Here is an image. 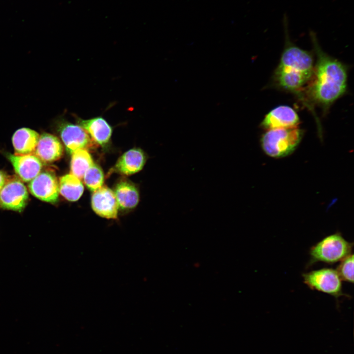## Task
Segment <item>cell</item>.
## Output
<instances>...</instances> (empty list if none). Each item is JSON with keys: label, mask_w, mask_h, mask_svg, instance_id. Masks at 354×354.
Here are the masks:
<instances>
[{"label": "cell", "mask_w": 354, "mask_h": 354, "mask_svg": "<svg viewBox=\"0 0 354 354\" xmlns=\"http://www.w3.org/2000/svg\"><path fill=\"white\" fill-rule=\"evenodd\" d=\"M310 36L316 61L308 82L299 93L309 107L316 105L325 110L346 92L347 68L342 62L322 50L312 31Z\"/></svg>", "instance_id": "1"}, {"label": "cell", "mask_w": 354, "mask_h": 354, "mask_svg": "<svg viewBox=\"0 0 354 354\" xmlns=\"http://www.w3.org/2000/svg\"><path fill=\"white\" fill-rule=\"evenodd\" d=\"M284 24L286 44L274 74L276 84L282 89L299 93L308 82L314 61L312 54L292 43L289 38L287 20Z\"/></svg>", "instance_id": "2"}, {"label": "cell", "mask_w": 354, "mask_h": 354, "mask_svg": "<svg viewBox=\"0 0 354 354\" xmlns=\"http://www.w3.org/2000/svg\"><path fill=\"white\" fill-rule=\"evenodd\" d=\"M303 134V130L298 127L267 130L261 138V147L270 157H284L295 149Z\"/></svg>", "instance_id": "3"}, {"label": "cell", "mask_w": 354, "mask_h": 354, "mask_svg": "<svg viewBox=\"0 0 354 354\" xmlns=\"http://www.w3.org/2000/svg\"><path fill=\"white\" fill-rule=\"evenodd\" d=\"M353 243L346 240L339 233L325 236L312 246L307 267L318 262L332 264L352 254Z\"/></svg>", "instance_id": "4"}, {"label": "cell", "mask_w": 354, "mask_h": 354, "mask_svg": "<svg viewBox=\"0 0 354 354\" xmlns=\"http://www.w3.org/2000/svg\"><path fill=\"white\" fill-rule=\"evenodd\" d=\"M303 282L312 290L327 294L335 298L346 296L342 290V280L336 269L323 268L302 274Z\"/></svg>", "instance_id": "5"}, {"label": "cell", "mask_w": 354, "mask_h": 354, "mask_svg": "<svg viewBox=\"0 0 354 354\" xmlns=\"http://www.w3.org/2000/svg\"><path fill=\"white\" fill-rule=\"evenodd\" d=\"M57 129L67 151L72 154L79 149L94 148L96 144L78 124L61 119L57 121Z\"/></svg>", "instance_id": "6"}, {"label": "cell", "mask_w": 354, "mask_h": 354, "mask_svg": "<svg viewBox=\"0 0 354 354\" xmlns=\"http://www.w3.org/2000/svg\"><path fill=\"white\" fill-rule=\"evenodd\" d=\"M28 199L27 189L22 180L16 176L8 177L0 191V208L21 212Z\"/></svg>", "instance_id": "7"}, {"label": "cell", "mask_w": 354, "mask_h": 354, "mask_svg": "<svg viewBox=\"0 0 354 354\" xmlns=\"http://www.w3.org/2000/svg\"><path fill=\"white\" fill-rule=\"evenodd\" d=\"M28 187L33 196L42 201L55 203L58 200L59 182L55 174L51 170L41 171L30 181Z\"/></svg>", "instance_id": "8"}, {"label": "cell", "mask_w": 354, "mask_h": 354, "mask_svg": "<svg viewBox=\"0 0 354 354\" xmlns=\"http://www.w3.org/2000/svg\"><path fill=\"white\" fill-rule=\"evenodd\" d=\"M299 118L296 111L289 106L281 105L270 110L264 117L261 126L266 130L298 127Z\"/></svg>", "instance_id": "9"}, {"label": "cell", "mask_w": 354, "mask_h": 354, "mask_svg": "<svg viewBox=\"0 0 354 354\" xmlns=\"http://www.w3.org/2000/svg\"><path fill=\"white\" fill-rule=\"evenodd\" d=\"M93 211L99 216L107 219L118 218V206L114 192L106 186L94 192L91 200Z\"/></svg>", "instance_id": "10"}, {"label": "cell", "mask_w": 354, "mask_h": 354, "mask_svg": "<svg viewBox=\"0 0 354 354\" xmlns=\"http://www.w3.org/2000/svg\"><path fill=\"white\" fill-rule=\"evenodd\" d=\"M8 158L18 177L24 182H30L41 171L42 161L34 154H9Z\"/></svg>", "instance_id": "11"}, {"label": "cell", "mask_w": 354, "mask_h": 354, "mask_svg": "<svg viewBox=\"0 0 354 354\" xmlns=\"http://www.w3.org/2000/svg\"><path fill=\"white\" fill-rule=\"evenodd\" d=\"M77 124L82 127L98 145L106 146L110 142L113 129L105 119L101 117L84 119L75 117Z\"/></svg>", "instance_id": "12"}, {"label": "cell", "mask_w": 354, "mask_h": 354, "mask_svg": "<svg viewBox=\"0 0 354 354\" xmlns=\"http://www.w3.org/2000/svg\"><path fill=\"white\" fill-rule=\"evenodd\" d=\"M147 160V156L140 148H132L123 153L118 159L109 174L116 173L129 176L142 170Z\"/></svg>", "instance_id": "13"}, {"label": "cell", "mask_w": 354, "mask_h": 354, "mask_svg": "<svg viewBox=\"0 0 354 354\" xmlns=\"http://www.w3.org/2000/svg\"><path fill=\"white\" fill-rule=\"evenodd\" d=\"M63 151L62 145L57 137L44 133L39 136L34 154L42 162L52 163L59 160Z\"/></svg>", "instance_id": "14"}, {"label": "cell", "mask_w": 354, "mask_h": 354, "mask_svg": "<svg viewBox=\"0 0 354 354\" xmlns=\"http://www.w3.org/2000/svg\"><path fill=\"white\" fill-rule=\"evenodd\" d=\"M118 208L126 210L135 207L139 201V193L136 186L131 181L122 179L116 185L114 189Z\"/></svg>", "instance_id": "15"}, {"label": "cell", "mask_w": 354, "mask_h": 354, "mask_svg": "<svg viewBox=\"0 0 354 354\" xmlns=\"http://www.w3.org/2000/svg\"><path fill=\"white\" fill-rule=\"evenodd\" d=\"M39 134L28 128L17 130L12 136V144L16 154H34L37 145Z\"/></svg>", "instance_id": "16"}, {"label": "cell", "mask_w": 354, "mask_h": 354, "mask_svg": "<svg viewBox=\"0 0 354 354\" xmlns=\"http://www.w3.org/2000/svg\"><path fill=\"white\" fill-rule=\"evenodd\" d=\"M59 193L69 201H76L84 192V185L81 180L72 174L62 176L59 182Z\"/></svg>", "instance_id": "17"}, {"label": "cell", "mask_w": 354, "mask_h": 354, "mask_svg": "<svg viewBox=\"0 0 354 354\" xmlns=\"http://www.w3.org/2000/svg\"><path fill=\"white\" fill-rule=\"evenodd\" d=\"M70 163L71 174L82 179L86 171L93 164L92 158L87 149H79L72 154Z\"/></svg>", "instance_id": "18"}, {"label": "cell", "mask_w": 354, "mask_h": 354, "mask_svg": "<svg viewBox=\"0 0 354 354\" xmlns=\"http://www.w3.org/2000/svg\"><path fill=\"white\" fill-rule=\"evenodd\" d=\"M104 178V174L101 169L94 163L86 171L83 177L85 184L93 192L102 186Z\"/></svg>", "instance_id": "19"}, {"label": "cell", "mask_w": 354, "mask_h": 354, "mask_svg": "<svg viewBox=\"0 0 354 354\" xmlns=\"http://www.w3.org/2000/svg\"><path fill=\"white\" fill-rule=\"evenodd\" d=\"M336 271L342 281L354 283V254L347 256L340 261Z\"/></svg>", "instance_id": "20"}, {"label": "cell", "mask_w": 354, "mask_h": 354, "mask_svg": "<svg viewBox=\"0 0 354 354\" xmlns=\"http://www.w3.org/2000/svg\"><path fill=\"white\" fill-rule=\"evenodd\" d=\"M8 177L4 172L0 171V191L5 184Z\"/></svg>", "instance_id": "21"}]
</instances>
